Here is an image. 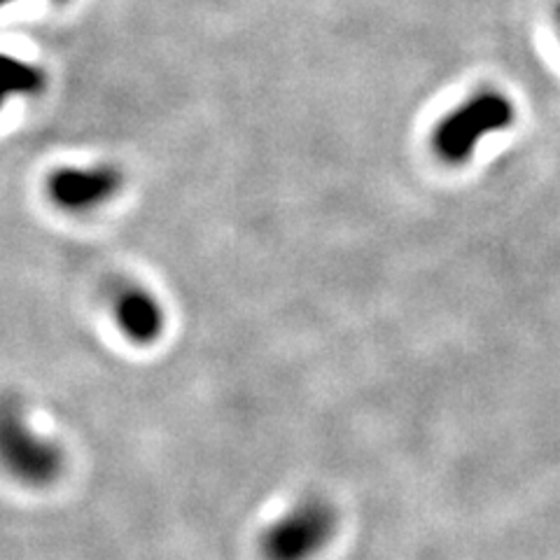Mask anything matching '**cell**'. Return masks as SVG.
<instances>
[{
  "label": "cell",
  "mask_w": 560,
  "mask_h": 560,
  "mask_svg": "<svg viewBox=\"0 0 560 560\" xmlns=\"http://www.w3.org/2000/svg\"><path fill=\"white\" fill-rule=\"evenodd\" d=\"M5 3H10V0H0V5H5Z\"/></svg>",
  "instance_id": "cell-8"
},
{
  "label": "cell",
  "mask_w": 560,
  "mask_h": 560,
  "mask_svg": "<svg viewBox=\"0 0 560 560\" xmlns=\"http://www.w3.org/2000/svg\"><path fill=\"white\" fill-rule=\"evenodd\" d=\"M516 119L514 103L500 92H479L448 113L432 133V150L444 164L460 166L471 160L486 136L510 129Z\"/></svg>",
  "instance_id": "cell-3"
},
{
  "label": "cell",
  "mask_w": 560,
  "mask_h": 560,
  "mask_svg": "<svg viewBox=\"0 0 560 560\" xmlns=\"http://www.w3.org/2000/svg\"><path fill=\"white\" fill-rule=\"evenodd\" d=\"M115 323L133 346H152L162 339L166 315L156 296L143 288H121L113 302Z\"/></svg>",
  "instance_id": "cell-5"
},
{
  "label": "cell",
  "mask_w": 560,
  "mask_h": 560,
  "mask_svg": "<svg viewBox=\"0 0 560 560\" xmlns=\"http://www.w3.org/2000/svg\"><path fill=\"white\" fill-rule=\"evenodd\" d=\"M556 22H558V28H560V5H558V12H556Z\"/></svg>",
  "instance_id": "cell-7"
},
{
  "label": "cell",
  "mask_w": 560,
  "mask_h": 560,
  "mask_svg": "<svg viewBox=\"0 0 560 560\" xmlns=\"http://www.w3.org/2000/svg\"><path fill=\"white\" fill-rule=\"evenodd\" d=\"M0 469L24 488H51L66 471V451L31 425L16 397H0Z\"/></svg>",
  "instance_id": "cell-1"
},
{
  "label": "cell",
  "mask_w": 560,
  "mask_h": 560,
  "mask_svg": "<svg viewBox=\"0 0 560 560\" xmlns=\"http://www.w3.org/2000/svg\"><path fill=\"white\" fill-rule=\"evenodd\" d=\"M45 86L40 68L0 55V105L12 94H35Z\"/></svg>",
  "instance_id": "cell-6"
},
{
  "label": "cell",
  "mask_w": 560,
  "mask_h": 560,
  "mask_svg": "<svg viewBox=\"0 0 560 560\" xmlns=\"http://www.w3.org/2000/svg\"><path fill=\"white\" fill-rule=\"evenodd\" d=\"M119 187L121 175L110 166H98L90 171L63 168L51 175L47 183L51 201L63 210H75V213L108 201L113 195H117Z\"/></svg>",
  "instance_id": "cell-4"
},
{
  "label": "cell",
  "mask_w": 560,
  "mask_h": 560,
  "mask_svg": "<svg viewBox=\"0 0 560 560\" xmlns=\"http://www.w3.org/2000/svg\"><path fill=\"white\" fill-rule=\"evenodd\" d=\"M339 533L335 504L320 495L294 502L276 516L259 535L261 560H315L320 558Z\"/></svg>",
  "instance_id": "cell-2"
}]
</instances>
